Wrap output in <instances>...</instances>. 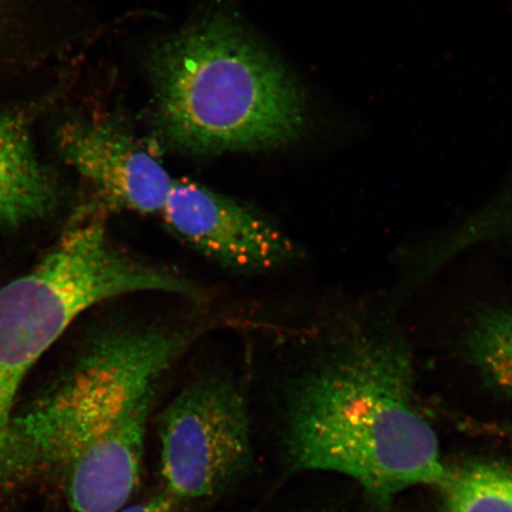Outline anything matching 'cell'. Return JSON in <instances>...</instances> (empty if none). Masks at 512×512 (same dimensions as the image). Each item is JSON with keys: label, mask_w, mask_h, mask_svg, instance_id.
<instances>
[{"label": "cell", "mask_w": 512, "mask_h": 512, "mask_svg": "<svg viewBox=\"0 0 512 512\" xmlns=\"http://www.w3.org/2000/svg\"><path fill=\"white\" fill-rule=\"evenodd\" d=\"M285 444L294 470L341 473L382 503L411 486H441L448 473L413 403L411 360L393 343L357 345L300 381Z\"/></svg>", "instance_id": "1"}, {"label": "cell", "mask_w": 512, "mask_h": 512, "mask_svg": "<svg viewBox=\"0 0 512 512\" xmlns=\"http://www.w3.org/2000/svg\"><path fill=\"white\" fill-rule=\"evenodd\" d=\"M149 69L158 130L178 150L275 149L305 130L302 87L227 15H209L158 42Z\"/></svg>", "instance_id": "2"}, {"label": "cell", "mask_w": 512, "mask_h": 512, "mask_svg": "<svg viewBox=\"0 0 512 512\" xmlns=\"http://www.w3.org/2000/svg\"><path fill=\"white\" fill-rule=\"evenodd\" d=\"M100 208L76 211L40 262L0 288V437L25 377L83 312L133 293L200 296L183 275L115 246Z\"/></svg>", "instance_id": "3"}, {"label": "cell", "mask_w": 512, "mask_h": 512, "mask_svg": "<svg viewBox=\"0 0 512 512\" xmlns=\"http://www.w3.org/2000/svg\"><path fill=\"white\" fill-rule=\"evenodd\" d=\"M191 331L127 326L86 344L0 437V477L74 460L147 396L188 348Z\"/></svg>", "instance_id": "4"}, {"label": "cell", "mask_w": 512, "mask_h": 512, "mask_svg": "<svg viewBox=\"0 0 512 512\" xmlns=\"http://www.w3.org/2000/svg\"><path fill=\"white\" fill-rule=\"evenodd\" d=\"M159 438L166 494L176 502L215 497L251 464L245 395L226 376L191 382L160 416Z\"/></svg>", "instance_id": "5"}, {"label": "cell", "mask_w": 512, "mask_h": 512, "mask_svg": "<svg viewBox=\"0 0 512 512\" xmlns=\"http://www.w3.org/2000/svg\"><path fill=\"white\" fill-rule=\"evenodd\" d=\"M159 215L179 239L230 272L267 273L296 256L292 240L266 216L201 184L175 179Z\"/></svg>", "instance_id": "6"}, {"label": "cell", "mask_w": 512, "mask_h": 512, "mask_svg": "<svg viewBox=\"0 0 512 512\" xmlns=\"http://www.w3.org/2000/svg\"><path fill=\"white\" fill-rule=\"evenodd\" d=\"M60 155L98 192L102 206L162 213L175 179L145 147L105 121L75 119L57 132Z\"/></svg>", "instance_id": "7"}, {"label": "cell", "mask_w": 512, "mask_h": 512, "mask_svg": "<svg viewBox=\"0 0 512 512\" xmlns=\"http://www.w3.org/2000/svg\"><path fill=\"white\" fill-rule=\"evenodd\" d=\"M156 395L126 413L69 466L72 512H115L136 490L142 467L147 421Z\"/></svg>", "instance_id": "8"}, {"label": "cell", "mask_w": 512, "mask_h": 512, "mask_svg": "<svg viewBox=\"0 0 512 512\" xmlns=\"http://www.w3.org/2000/svg\"><path fill=\"white\" fill-rule=\"evenodd\" d=\"M29 108L0 110V229L46 221L60 209L62 185L38 156Z\"/></svg>", "instance_id": "9"}, {"label": "cell", "mask_w": 512, "mask_h": 512, "mask_svg": "<svg viewBox=\"0 0 512 512\" xmlns=\"http://www.w3.org/2000/svg\"><path fill=\"white\" fill-rule=\"evenodd\" d=\"M446 512H512V467L475 462L448 471L440 486Z\"/></svg>", "instance_id": "10"}, {"label": "cell", "mask_w": 512, "mask_h": 512, "mask_svg": "<svg viewBox=\"0 0 512 512\" xmlns=\"http://www.w3.org/2000/svg\"><path fill=\"white\" fill-rule=\"evenodd\" d=\"M469 350L486 380L512 394V310L492 311L480 318L471 332Z\"/></svg>", "instance_id": "11"}, {"label": "cell", "mask_w": 512, "mask_h": 512, "mask_svg": "<svg viewBox=\"0 0 512 512\" xmlns=\"http://www.w3.org/2000/svg\"><path fill=\"white\" fill-rule=\"evenodd\" d=\"M18 0H0V50L16 29Z\"/></svg>", "instance_id": "12"}, {"label": "cell", "mask_w": 512, "mask_h": 512, "mask_svg": "<svg viewBox=\"0 0 512 512\" xmlns=\"http://www.w3.org/2000/svg\"><path fill=\"white\" fill-rule=\"evenodd\" d=\"M176 501L166 492L157 495L143 503L124 507L115 512H176Z\"/></svg>", "instance_id": "13"}]
</instances>
